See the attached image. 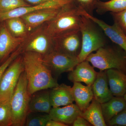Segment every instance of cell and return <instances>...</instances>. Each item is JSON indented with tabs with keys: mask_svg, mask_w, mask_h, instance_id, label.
I'll return each mask as SVG.
<instances>
[{
	"mask_svg": "<svg viewBox=\"0 0 126 126\" xmlns=\"http://www.w3.org/2000/svg\"><path fill=\"white\" fill-rule=\"evenodd\" d=\"M106 71L109 86L113 96H124L126 92V74L114 69Z\"/></svg>",
	"mask_w": 126,
	"mask_h": 126,
	"instance_id": "cell-19",
	"label": "cell"
},
{
	"mask_svg": "<svg viewBox=\"0 0 126 126\" xmlns=\"http://www.w3.org/2000/svg\"><path fill=\"white\" fill-rule=\"evenodd\" d=\"M67 125L60 122L50 119L48 122L46 126H67Z\"/></svg>",
	"mask_w": 126,
	"mask_h": 126,
	"instance_id": "cell-33",
	"label": "cell"
},
{
	"mask_svg": "<svg viewBox=\"0 0 126 126\" xmlns=\"http://www.w3.org/2000/svg\"><path fill=\"white\" fill-rule=\"evenodd\" d=\"M74 126H91L88 122L81 116L78 117L73 123Z\"/></svg>",
	"mask_w": 126,
	"mask_h": 126,
	"instance_id": "cell-32",
	"label": "cell"
},
{
	"mask_svg": "<svg viewBox=\"0 0 126 126\" xmlns=\"http://www.w3.org/2000/svg\"><path fill=\"white\" fill-rule=\"evenodd\" d=\"M49 95L52 108L67 106L74 101L72 87L64 84L51 89Z\"/></svg>",
	"mask_w": 126,
	"mask_h": 126,
	"instance_id": "cell-17",
	"label": "cell"
},
{
	"mask_svg": "<svg viewBox=\"0 0 126 126\" xmlns=\"http://www.w3.org/2000/svg\"><path fill=\"white\" fill-rule=\"evenodd\" d=\"M4 21L12 35L16 37H26L29 30L20 17L10 18Z\"/></svg>",
	"mask_w": 126,
	"mask_h": 126,
	"instance_id": "cell-24",
	"label": "cell"
},
{
	"mask_svg": "<svg viewBox=\"0 0 126 126\" xmlns=\"http://www.w3.org/2000/svg\"><path fill=\"white\" fill-rule=\"evenodd\" d=\"M82 111L76 104H71L63 107L52 108L49 113L51 119L66 125L72 124Z\"/></svg>",
	"mask_w": 126,
	"mask_h": 126,
	"instance_id": "cell-15",
	"label": "cell"
},
{
	"mask_svg": "<svg viewBox=\"0 0 126 126\" xmlns=\"http://www.w3.org/2000/svg\"><path fill=\"white\" fill-rule=\"evenodd\" d=\"M123 97H124V99H125V101H126V94H124V96H123Z\"/></svg>",
	"mask_w": 126,
	"mask_h": 126,
	"instance_id": "cell-35",
	"label": "cell"
},
{
	"mask_svg": "<svg viewBox=\"0 0 126 126\" xmlns=\"http://www.w3.org/2000/svg\"><path fill=\"white\" fill-rule=\"evenodd\" d=\"M109 126H126V107L109 122Z\"/></svg>",
	"mask_w": 126,
	"mask_h": 126,
	"instance_id": "cell-31",
	"label": "cell"
},
{
	"mask_svg": "<svg viewBox=\"0 0 126 126\" xmlns=\"http://www.w3.org/2000/svg\"><path fill=\"white\" fill-rule=\"evenodd\" d=\"M53 50V39L44 29L36 31L23 44V53L33 52L43 56Z\"/></svg>",
	"mask_w": 126,
	"mask_h": 126,
	"instance_id": "cell-8",
	"label": "cell"
},
{
	"mask_svg": "<svg viewBox=\"0 0 126 126\" xmlns=\"http://www.w3.org/2000/svg\"><path fill=\"white\" fill-rule=\"evenodd\" d=\"M81 9L73 0L62 7L54 19L47 22L44 29L53 39L79 30L82 18Z\"/></svg>",
	"mask_w": 126,
	"mask_h": 126,
	"instance_id": "cell-2",
	"label": "cell"
},
{
	"mask_svg": "<svg viewBox=\"0 0 126 126\" xmlns=\"http://www.w3.org/2000/svg\"><path fill=\"white\" fill-rule=\"evenodd\" d=\"M24 71L23 56L19 55L7 68L1 79L0 102L11 100L21 75Z\"/></svg>",
	"mask_w": 126,
	"mask_h": 126,
	"instance_id": "cell-6",
	"label": "cell"
},
{
	"mask_svg": "<svg viewBox=\"0 0 126 126\" xmlns=\"http://www.w3.org/2000/svg\"><path fill=\"white\" fill-rule=\"evenodd\" d=\"M0 25V63L4 61L26 40V37L12 35L4 21Z\"/></svg>",
	"mask_w": 126,
	"mask_h": 126,
	"instance_id": "cell-11",
	"label": "cell"
},
{
	"mask_svg": "<svg viewBox=\"0 0 126 126\" xmlns=\"http://www.w3.org/2000/svg\"><path fill=\"white\" fill-rule=\"evenodd\" d=\"M61 8L37 11L22 16L20 18L26 25L29 31H31L43 23L52 20L57 15Z\"/></svg>",
	"mask_w": 126,
	"mask_h": 126,
	"instance_id": "cell-14",
	"label": "cell"
},
{
	"mask_svg": "<svg viewBox=\"0 0 126 126\" xmlns=\"http://www.w3.org/2000/svg\"><path fill=\"white\" fill-rule=\"evenodd\" d=\"M81 15L89 18L96 23L102 30L106 36L113 43L117 45L126 54V34L116 23L109 25L103 21L88 14L83 10Z\"/></svg>",
	"mask_w": 126,
	"mask_h": 126,
	"instance_id": "cell-12",
	"label": "cell"
},
{
	"mask_svg": "<svg viewBox=\"0 0 126 126\" xmlns=\"http://www.w3.org/2000/svg\"><path fill=\"white\" fill-rule=\"evenodd\" d=\"M26 2L33 5L39 4L51 0H24Z\"/></svg>",
	"mask_w": 126,
	"mask_h": 126,
	"instance_id": "cell-34",
	"label": "cell"
},
{
	"mask_svg": "<svg viewBox=\"0 0 126 126\" xmlns=\"http://www.w3.org/2000/svg\"><path fill=\"white\" fill-rule=\"evenodd\" d=\"M86 60L100 71L114 69L126 74V54L120 47L105 46L90 54Z\"/></svg>",
	"mask_w": 126,
	"mask_h": 126,
	"instance_id": "cell-4",
	"label": "cell"
},
{
	"mask_svg": "<svg viewBox=\"0 0 126 126\" xmlns=\"http://www.w3.org/2000/svg\"><path fill=\"white\" fill-rule=\"evenodd\" d=\"M30 5L24 0H0V14Z\"/></svg>",
	"mask_w": 126,
	"mask_h": 126,
	"instance_id": "cell-26",
	"label": "cell"
},
{
	"mask_svg": "<svg viewBox=\"0 0 126 126\" xmlns=\"http://www.w3.org/2000/svg\"><path fill=\"white\" fill-rule=\"evenodd\" d=\"M23 53L28 92L31 96L38 91L52 89L58 86L51 70L43 62V55L33 52Z\"/></svg>",
	"mask_w": 126,
	"mask_h": 126,
	"instance_id": "cell-1",
	"label": "cell"
},
{
	"mask_svg": "<svg viewBox=\"0 0 126 126\" xmlns=\"http://www.w3.org/2000/svg\"><path fill=\"white\" fill-rule=\"evenodd\" d=\"M48 89L38 91L32 94L29 104V113L49 114L52 108Z\"/></svg>",
	"mask_w": 126,
	"mask_h": 126,
	"instance_id": "cell-18",
	"label": "cell"
},
{
	"mask_svg": "<svg viewBox=\"0 0 126 126\" xmlns=\"http://www.w3.org/2000/svg\"><path fill=\"white\" fill-rule=\"evenodd\" d=\"M81 116L94 126H107L102 111L101 104L94 98L86 110L82 111Z\"/></svg>",
	"mask_w": 126,
	"mask_h": 126,
	"instance_id": "cell-21",
	"label": "cell"
},
{
	"mask_svg": "<svg viewBox=\"0 0 126 126\" xmlns=\"http://www.w3.org/2000/svg\"><path fill=\"white\" fill-rule=\"evenodd\" d=\"M43 60L52 74L55 76L71 72L79 63L78 57L55 50L43 56Z\"/></svg>",
	"mask_w": 126,
	"mask_h": 126,
	"instance_id": "cell-7",
	"label": "cell"
},
{
	"mask_svg": "<svg viewBox=\"0 0 126 126\" xmlns=\"http://www.w3.org/2000/svg\"><path fill=\"white\" fill-rule=\"evenodd\" d=\"M126 107V102L123 97L113 96L108 101L101 104L102 111L107 125Z\"/></svg>",
	"mask_w": 126,
	"mask_h": 126,
	"instance_id": "cell-22",
	"label": "cell"
},
{
	"mask_svg": "<svg viewBox=\"0 0 126 126\" xmlns=\"http://www.w3.org/2000/svg\"><path fill=\"white\" fill-rule=\"evenodd\" d=\"M73 0H51L33 6L19 7L4 13L0 14V22L10 18L20 17L33 12L48 9H59L72 2Z\"/></svg>",
	"mask_w": 126,
	"mask_h": 126,
	"instance_id": "cell-10",
	"label": "cell"
},
{
	"mask_svg": "<svg viewBox=\"0 0 126 126\" xmlns=\"http://www.w3.org/2000/svg\"><path fill=\"white\" fill-rule=\"evenodd\" d=\"M72 89L76 105L83 111L89 107L93 99L92 86H84L80 82H74Z\"/></svg>",
	"mask_w": 126,
	"mask_h": 126,
	"instance_id": "cell-20",
	"label": "cell"
},
{
	"mask_svg": "<svg viewBox=\"0 0 126 126\" xmlns=\"http://www.w3.org/2000/svg\"><path fill=\"white\" fill-rule=\"evenodd\" d=\"M31 95L28 92L27 80L25 71L21 75L11 99L12 126H25L29 114Z\"/></svg>",
	"mask_w": 126,
	"mask_h": 126,
	"instance_id": "cell-5",
	"label": "cell"
},
{
	"mask_svg": "<svg viewBox=\"0 0 126 126\" xmlns=\"http://www.w3.org/2000/svg\"><path fill=\"white\" fill-rule=\"evenodd\" d=\"M88 61L85 60L79 63L68 75V79L72 82H83L92 86L96 78L98 72Z\"/></svg>",
	"mask_w": 126,
	"mask_h": 126,
	"instance_id": "cell-13",
	"label": "cell"
},
{
	"mask_svg": "<svg viewBox=\"0 0 126 126\" xmlns=\"http://www.w3.org/2000/svg\"><path fill=\"white\" fill-rule=\"evenodd\" d=\"M79 7L90 15L93 16L94 11L100 0H74Z\"/></svg>",
	"mask_w": 126,
	"mask_h": 126,
	"instance_id": "cell-28",
	"label": "cell"
},
{
	"mask_svg": "<svg viewBox=\"0 0 126 126\" xmlns=\"http://www.w3.org/2000/svg\"><path fill=\"white\" fill-rule=\"evenodd\" d=\"M92 86L94 98L100 103L108 101L113 96L109 86L106 70L98 72Z\"/></svg>",
	"mask_w": 126,
	"mask_h": 126,
	"instance_id": "cell-16",
	"label": "cell"
},
{
	"mask_svg": "<svg viewBox=\"0 0 126 126\" xmlns=\"http://www.w3.org/2000/svg\"><path fill=\"white\" fill-rule=\"evenodd\" d=\"M51 119L48 113L43 115H32L29 114L25 126H46L47 123Z\"/></svg>",
	"mask_w": 126,
	"mask_h": 126,
	"instance_id": "cell-27",
	"label": "cell"
},
{
	"mask_svg": "<svg viewBox=\"0 0 126 126\" xmlns=\"http://www.w3.org/2000/svg\"><path fill=\"white\" fill-rule=\"evenodd\" d=\"M79 30L82 36L81 50L78 56L79 63L85 61L94 51L106 45V35L101 28L92 20L82 15Z\"/></svg>",
	"mask_w": 126,
	"mask_h": 126,
	"instance_id": "cell-3",
	"label": "cell"
},
{
	"mask_svg": "<svg viewBox=\"0 0 126 126\" xmlns=\"http://www.w3.org/2000/svg\"><path fill=\"white\" fill-rule=\"evenodd\" d=\"M10 101L0 102V126H12Z\"/></svg>",
	"mask_w": 126,
	"mask_h": 126,
	"instance_id": "cell-25",
	"label": "cell"
},
{
	"mask_svg": "<svg viewBox=\"0 0 126 126\" xmlns=\"http://www.w3.org/2000/svg\"><path fill=\"white\" fill-rule=\"evenodd\" d=\"M23 45H21L0 65V81L6 70L11 64L21 54L23 53Z\"/></svg>",
	"mask_w": 126,
	"mask_h": 126,
	"instance_id": "cell-29",
	"label": "cell"
},
{
	"mask_svg": "<svg viewBox=\"0 0 126 126\" xmlns=\"http://www.w3.org/2000/svg\"><path fill=\"white\" fill-rule=\"evenodd\" d=\"M114 23H116L126 34V10L118 12H110Z\"/></svg>",
	"mask_w": 126,
	"mask_h": 126,
	"instance_id": "cell-30",
	"label": "cell"
},
{
	"mask_svg": "<svg viewBox=\"0 0 126 126\" xmlns=\"http://www.w3.org/2000/svg\"><path fill=\"white\" fill-rule=\"evenodd\" d=\"M98 14L102 15L108 12H118L126 10V0H110L107 1H99L96 7Z\"/></svg>",
	"mask_w": 126,
	"mask_h": 126,
	"instance_id": "cell-23",
	"label": "cell"
},
{
	"mask_svg": "<svg viewBox=\"0 0 126 126\" xmlns=\"http://www.w3.org/2000/svg\"><path fill=\"white\" fill-rule=\"evenodd\" d=\"M53 39L54 50L78 57L82 45V36L79 30L63 34Z\"/></svg>",
	"mask_w": 126,
	"mask_h": 126,
	"instance_id": "cell-9",
	"label": "cell"
}]
</instances>
